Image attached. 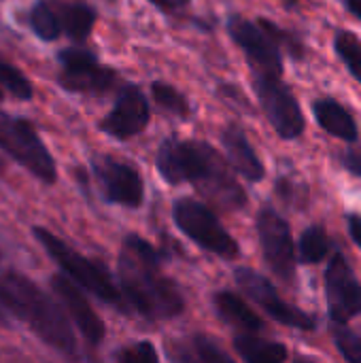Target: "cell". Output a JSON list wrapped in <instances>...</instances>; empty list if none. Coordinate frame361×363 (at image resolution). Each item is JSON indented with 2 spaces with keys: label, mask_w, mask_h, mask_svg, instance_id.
<instances>
[{
  "label": "cell",
  "mask_w": 361,
  "mask_h": 363,
  "mask_svg": "<svg viewBox=\"0 0 361 363\" xmlns=\"http://www.w3.org/2000/svg\"><path fill=\"white\" fill-rule=\"evenodd\" d=\"M160 177L168 185L191 183L213 204L226 211H238L247 204V194L236 181L228 160L209 143L166 136L155 153Z\"/></svg>",
  "instance_id": "6da1fadb"
},
{
  "label": "cell",
  "mask_w": 361,
  "mask_h": 363,
  "mask_svg": "<svg viewBox=\"0 0 361 363\" xmlns=\"http://www.w3.org/2000/svg\"><path fill=\"white\" fill-rule=\"evenodd\" d=\"M123 298L147 319H170L183 311L177 285L162 272L157 251L140 236H128L119 251Z\"/></svg>",
  "instance_id": "7a4b0ae2"
},
{
  "label": "cell",
  "mask_w": 361,
  "mask_h": 363,
  "mask_svg": "<svg viewBox=\"0 0 361 363\" xmlns=\"http://www.w3.org/2000/svg\"><path fill=\"white\" fill-rule=\"evenodd\" d=\"M0 302L6 313L23 321L45 345L64 355H77V340L62 308L30 279L17 272L0 277Z\"/></svg>",
  "instance_id": "3957f363"
},
{
  "label": "cell",
  "mask_w": 361,
  "mask_h": 363,
  "mask_svg": "<svg viewBox=\"0 0 361 363\" xmlns=\"http://www.w3.org/2000/svg\"><path fill=\"white\" fill-rule=\"evenodd\" d=\"M32 234L43 245V249L49 253V257L68 274V279H72L74 285H81L83 289H87L98 300H102L111 306H117V308L123 306V298L117 291L115 283L111 281V277L104 268H100L91 259H87L81 253H77L74 249H70L66 242H62L57 236H53L45 228H34Z\"/></svg>",
  "instance_id": "277c9868"
},
{
  "label": "cell",
  "mask_w": 361,
  "mask_h": 363,
  "mask_svg": "<svg viewBox=\"0 0 361 363\" xmlns=\"http://www.w3.org/2000/svg\"><path fill=\"white\" fill-rule=\"evenodd\" d=\"M0 149L43 183L57 181L55 160L28 119L0 113Z\"/></svg>",
  "instance_id": "5b68a950"
},
{
  "label": "cell",
  "mask_w": 361,
  "mask_h": 363,
  "mask_svg": "<svg viewBox=\"0 0 361 363\" xmlns=\"http://www.w3.org/2000/svg\"><path fill=\"white\" fill-rule=\"evenodd\" d=\"M172 217L177 228L204 251H211L223 259L238 257V242L230 236V232L206 204L191 198H181L172 206Z\"/></svg>",
  "instance_id": "8992f818"
},
{
  "label": "cell",
  "mask_w": 361,
  "mask_h": 363,
  "mask_svg": "<svg viewBox=\"0 0 361 363\" xmlns=\"http://www.w3.org/2000/svg\"><path fill=\"white\" fill-rule=\"evenodd\" d=\"M253 89L260 106L283 140H296L306 130V119L289 85L274 74H253Z\"/></svg>",
  "instance_id": "52a82bcc"
},
{
  "label": "cell",
  "mask_w": 361,
  "mask_h": 363,
  "mask_svg": "<svg viewBox=\"0 0 361 363\" xmlns=\"http://www.w3.org/2000/svg\"><path fill=\"white\" fill-rule=\"evenodd\" d=\"M57 62L62 72L57 77L62 89L70 94H89L104 96L117 87V72L111 66L100 64L98 55L85 47H66L60 49Z\"/></svg>",
  "instance_id": "ba28073f"
},
{
  "label": "cell",
  "mask_w": 361,
  "mask_h": 363,
  "mask_svg": "<svg viewBox=\"0 0 361 363\" xmlns=\"http://www.w3.org/2000/svg\"><path fill=\"white\" fill-rule=\"evenodd\" d=\"M89 166L100 187V194L109 204H119L126 208H138L143 204L145 181L138 168L106 153L94 155Z\"/></svg>",
  "instance_id": "9c48e42d"
},
{
  "label": "cell",
  "mask_w": 361,
  "mask_h": 363,
  "mask_svg": "<svg viewBox=\"0 0 361 363\" xmlns=\"http://www.w3.org/2000/svg\"><path fill=\"white\" fill-rule=\"evenodd\" d=\"M228 34L249 60L253 74H283V53L260 21H251L243 15H230Z\"/></svg>",
  "instance_id": "30bf717a"
},
{
  "label": "cell",
  "mask_w": 361,
  "mask_h": 363,
  "mask_svg": "<svg viewBox=\"0 0 361 363\" xmlns=\"http://www.w3.org/2000/svg\"><path fill=\"white\" fill-rule=\"evenodd\" d=\"M236 283L240 285V289L266 313L270 315L274 321L287 325V328H294V330H302V332H313L317 328V321L313 315L287 304L279 291L274 289V285L257 274L255 270L251 268H238L236 270Z\"/></svg>",
  "instance_id": "8fae6325"
},
{
  "label": "cell",
  "mask_w": 361,
  "mask_h": 363,
  "mask_svg": "<svg viewBox=\"0 0 361 363\" xmlns=\"http://www.w3.org/2000/svg\"><path fill=\"white\" fill-rule=\"evenodd\" d=\"M257 236L262 253L270 270L281 281H294L296 277V247L289 223L270 206H264L257 215Z\"/></svg>",
  "instance_id": "7c38bea8"
},
{
  "label": "cell",
  "mask_w": 361,
  "mask_h": 363,
  "mask_svg": "<svg viewBox=\"0 0 361 363\" xmlns=\"http://www.w3.org/2000/svg\"><path fill=\"white\" fill-rule=\"evenodd\" d=\"M149 119H151V111H149L147 96L140 91L138 85L126 83L119 85L115 104L100 119L98 128L100 132H104L115 140H130L149 125Z\"/></svg>",
  "instance_id": "4fadbf2b"
},
{
  "label": "cell",
  "mask_w": 361,
  "mask_h": 363,
  "mask_svg": "<svg viewBox=\"0 0 361 363\" xmlns=\"http://www.w3.org/2000/svg\"><path fill=\"white\" fill-rule=\"evenodd\" d=\"M328 315L338 325L361 315V283L343 253H334L326 270Z\"/></svg>",
  "instance_id": "5bb4252c"
},
{
  "label": "cell",
  "mask_w": 361,
  "mask_h": 363,
  "mask_svg": "<svg viewBox=\"0 0 361 363\" xmlns=\"http://www.w3.org/2000/svg\"><path fill=\"white\" fill-rule=\"evenodd\" d=\"M51 289L55 291V296L60 298V302L68 311L74 325L85 336V340L91 345H98L104 338L106 328L100 321V317L96 315V311L91 308V304L87 302V298L81 294V289L70 279L60 277V274L51 279Z\"/></svg>",
  "instance_id": "9a60e30c"
},
{
  "label": "cell",
  "mask_w": 361,
  "mask_h": 363,
  "mask_svg": "<svg viewBox=\"0 0 361 363\" xmlns=\"http://www.w3.org/2000/svg\"><path fill=\"white\" fill-rule=\"evenodd\" d=\"M221 145L228 155V164L249 183H260L266 177V168L249 143L245 130L236 123H228L221 132Z\"/></svg>",
  "instance_id": "2e32d148"
},
{
  "label": "cell",
  "mask_w": 361,
  "mask_h": 363,
  "mask_svg": "<svg viewBox=\"0 0 361 363\" xmlns=\"http://www.w3.org/2000/svg\"><path fill=\"white\" fill-rule=\"evenodd\" d=\"M313 115L319 123L321 130L328 134L345 140V143H355L360 138V125L355 117L334 98H319L311 104Z\"/></svg>",
  "instance_id": "e0dca14e"
},
{
  "label": "cell",
  "mask_w": 361,
  "mask_h": 363,
  "mask_svg": "<svg viewBox=\"0 0 361 363\" xmlns=\"http://www.w3.org/2000/svg\"><path fill=\"white\" fill-rule=\"evenodd\" d=\"M62 32L72 43H85L96 26V9L85 2H53Z\"/></svg>",
  "instance_id": "ac0fdd59"
},
{
  "label": "cell",
  "mask_w": 361,
  "mask_h": 363,
  "mask_svg": "<svg viewBox=\"0 0 361 363\" xmlns=\"http://www.w3.org/2000/svg\"><path fill=\"white\" fill-rule=\"evenodd\" d=\"M215 308L226 323L234 325L240 332L249 334L260 332L264 328V321L249 308V304L232 291H219L215 296Z\"/></svg>",
  "instance_id": "d6986e66"
},
{
  "label": "cell",
  "mask_w": 361,
  "mask_h": 363,
  "mask_svg": "<svg viewBox=\"0 0 361 363\" xmlns=\"http://www.w3.org/2000/svg\"><path fill=\"white\" fill-rule=\"evenodd\" d=\"M234 349L247 363H283L287 359L285 345L270 342L251 334L238 336L234 340Z\"/></svg>",
  "instance_id": "ffe728a7"
},
{
  "label": "cell",
  "mask_w": 361,
  "mask_h": 363,
  "mask_svg": "<svg viewBox=\"0 0 361 363\" xmlns=\"http://www.w3.org/2000/svg\"><path fill=\"white\" fill-rule=\"evenodd\" d=\"M28 26L32 34L45 43H53L62 36L57 11L51 0H36L28 11Z\"/></svg>",
  "instance_id": "44dd1931"
},
{
  "label": "cell",
  "mask_w": 361,
  "mask_h": 363,
  "mask_svg": "<svg viewBox=\"0 0 361 363\" xmlns=\"http://www.w3.org/2000/svg\"><path fill=\"white\" fill-rule=\"evenodd\" d=\"M151 96H153L155 104H157L162 111H166L168 115L179 117V119H183V121L189 119V115H191V104H189V100H187L174 85H170V83H166V81H153V83H151Z\"/></svg>",
  "instance_id": "7402d4cb"
},
{
  "label": "cell",
  "mask_w": 361,
  "mask_h": 363,
  "mask_svg": "<svg viewBox=\"0 0 361 363\" xmlns=\"http://www.w3.org/2000/svg\"><path fill=\"white\" fill-rule=\"evenodd\" d=\"M330 236L321 225H311L304 230L298 242V257L302 264H319L328 257L330 253Z\"/></svg>",
  "instance_id": "603a6c76"
},
{
  "label": "cell",
  "mask_w": 361,
  "mask_h": 363,
  "mask_svg": "<svg viewBox=\"0 0 361 363\" xmlns=\"http://www.w3.org/2000/svg\"><path fill=\"white\" fill-rule=\"evenodd\" d=\"M334 51L347 66L351 77L361 85V40L349 30H338L334 36Z\"/></svg>",
  "instance_id": "cb8c5ba5"
},
{
  "label": "cell",
  "mask_w": 361,
  "mask_h": 363,
  "mask_svg": "<svg viewBox=\"0 0 361 363\" xmlns=\"http://www.w3.org/2000/svg\"><path fill=\"white\" fill-rule=\"evenodd\" d=\"M0 89L17 100H32L34 96V87L30 79L4 57H0Z\"/></svg>",
  "instance_id": "d4e9b609"
},
{
  "label": "cell",
  "mask_w": 361,
  "mask_h": 363,
  "mask_svg": "<svg viewBox=\"0 0 361 363\" xmlns=\"http://www.w3.org/2000/svg\"><path fill=\"white\" fill-rule=\"evenodd\" d=\"M257 21H260V26L272 36V40L277 43V47L281 49V53H287V55H291L294 60H302V57H304V51H306V49H304V43H302V38H300L298 34H294V32L281 28L279 23H274L272 19H266V17H260Z\"/></svg>",
  "instance_id": "484cf974"
},
{
  "label": "cell",
  "mask_w": 361,
  "mask_h": 363,
  "mask_svg": "<svg viewBox=\"0 0 361 363\" xmlns=\"http://www.w3.org/2000/svg\"><path fill=\"white\" fill-rule=\"evenodd\" d=\"M334 342L345 357L347 363H361V336L347 330V328H336L334 330Z\"/></svg>",
  "instance_id": "4316f807"
},
{
  "label": "cell",
  "mask_w": 361,
  "mask_h": 363,
  "mask_svg": "<svg viewBox=\"0 0 361 363\" xmlns=\"http://www.w3.org/2000/svg\"><path fill=\"white\" fill-rule=\"evenodd\" d=\"M117 363H160V357L151 342H136L117 353Z\"/></svg>",
  "instance_id": "83f0119b"
},
{
  "label": "cell",
  "mask_w": 361,
  "mask_h": 363,
  "mask_svg": "<svg viewBox=\"0 0 361 363\" xmlns=\"http://www.w3.org/2000/svg\"><path fill=\"white\" fill-rule=\"evenodd\" d=\"M194 349H196V355H198V363H236L228 353H223L213 340H209L204 336H196Z\"/></svg>",
  "instance_id": "f1b7e54d"
},
{
  "label": "cell",
  "mask_w": 361,
  "mask_h": 363,
  "mask_svg": "<svg viewBox=\"0 0 361 363\" xmlns=\"http://www.w3.org/2000/svg\"><path fill=\"white\" fill-rule=\"evenodd\" d=\"M340 162H343V166H345L351 174H355V177H360L361 179V145L349 147V149L340 155Z\"/></svg>",
  "instance_id": "f546056e"
},
{
  "label": "cell",
  "mask_w": 361,
  "mask_h": 363,
  "mask_svg": "<svg viewBox=\"0 0 361 363\" xmlns=\"http://www.w3.org/2000/svg\"><path fill=\"white\" fill-rule=\"evenodd\" d=\"M149 2L162 9L164 13H181L189 6V0H149Z\"/></svg>",
  "instance_id": "4dcf8cb0"
},
{
  "label": "cell",
  "mask_w": 361,
  "mask_h": 363,
  "mask_svg": "<svg viewBox=\"0 0 361 363\" xmlns=\"http://www.w3.org/2000/svg\"><path fill=\"white\" fill-rule=\"evenodd\" d=\"M347 225H349V236L353 238V242L361 249V215H349L347 217Z\"/></svg>",
  "instance_id": "1f68e13d"
},
{
  "label": "cell",
  "mask_w": 361,
  "mask_h": 363,
  "mask_svg": "<svg viewBox=\"0 0 361 363\" xmlns=\"http://www.w3.org/2000/svg\"><path fill=\"white\" fill-rule=\"evenodd\" d=\"M343 4L347 6L349 13H353L361 21V0H343Z\"/></svg>",
  "instance_id": "d6a6232c"
},
{
  "label": "cell",
  "mask_w": 361,
  "mask_h": 363,
  "mask_svg": "<svg viewBox=\"0 0 361 363\" xmlns=\"http://www.w3.org/2000/svg\"><path fill=\"white\" fill-rule=\"evenodd\" d=\"M9 321H6V308L2 306V302H0V325H6Z\"/></svg>",
  "instance_id": "836d02e7"
},
{
  "label": "cell",
  "mask_w": 361,
  "mask_h": 363,
  "mask_svg": "<svg viewBox=\"0 0 361 363\" xmlns=\"http://www.w3.org/2000/svg\"><path fill=\"white\" fill-rule=\"evenodd\" d=\"M296 363H315V362H311V359H298Z\"/></svg>",
  "instance_id": "e575fe53"
},
{
  "label": "cell",
  "mask_w": 361,
  "mask_h": 363,
  "mask_svg": "<svg viewBox=\"0 0 361 363\" xmlns=\"http://www.w3.org/2000/svg\"><path fill=\"white\" fill-rule=\"evenodd\" d=\"M0 100H2V89H0Z\"/></svg>",
  "instance_id": "d590c367"
},
{
  "label": "cell",
  "mask_w": 361,
  "mask_h": 363,
  "mask_svg": "<svg viewBox=\"0 0 361 363\" xmlns=\"http://www.w3.org/2000/svg\"><path fill=\"white\" fill-rule=\"evenodd\" d=\"M109 2H115V0H109Z\"/></svg>",
  "instance_id": "8d00e7d4"
}]
</instances>
